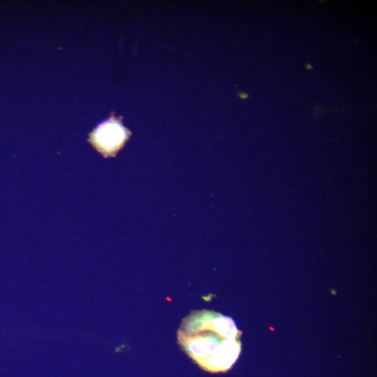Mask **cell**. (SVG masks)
Returning a JSON list of instances; mask_svg holds the SVG:
<instances>
[{
  "instance_id": "1",
  "label": "cell",
  "mask_w": 377,
  "mask_h": 377,
  "mask_svg": "<svg viewBox=\"0 0 377 377\" xmlns=\"http://www.w3.org/2000/svg\"><path fill=\"white\" fill-rule=\"evenodd\" d=\"M241 335L232 318L207 309L192 311L177 330L182 350L210 373L226 372L232 367L241 352Z\"/></svg>"
},
{
  "instance_id": "2",
  "label": "cell",
  "mask_w": 377,
  "mask_h": 377,
  "mask_svg": "<svg viewBox=\"0 0 377 377\" xmlns=\"http://www.w3.org/2000/svg\"><path fill=\"white\" fill-rule=\"evenodd\" d=\"M131 135L120 118L111 116L90 133L89 142L105 158L114 157Z\"/></svg>"
},
{
  "instance_id": "3",
  "label": "cell",
  "mask_w": 377,
  "mask_h": 377,
  "mask_svg": "<svg viewBox=\"0 0 377 377\" xmlns=\"http://www.w3.org/2000/svg\"><path fill=\"white\" fill-rule=\"evenodd\" d=\"M305 68L309 71H311L313 68L312 66L310 64H306Z\"/></svg>"
}]
</instances>
